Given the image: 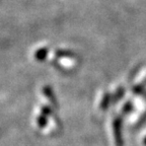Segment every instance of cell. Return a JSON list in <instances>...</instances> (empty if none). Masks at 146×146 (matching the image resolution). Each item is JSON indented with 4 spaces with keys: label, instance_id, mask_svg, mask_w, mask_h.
Masks as SVG:
<instances>
[{
    "label": "cell",
    "instance_id": "cell-1",
    "mask_svg": "<svg viewBox=\"0 0 146 146\" xmlns=\"http://www.w3.org/2000/svg\"><path fill=\"white\" fill-rule=\"evenodd\" d=\"M113 129H114V136L116 146H123V139H122V130H121V121L120 119L116 118L113 122Z\"/></svg>",
    "mask_w": 146,
    "mask_h": 146
},
{
    "label": "cell",
    "instance_id": "cell-6",
    "mask_svg": "<svg viewBox=\"0 0 146 146\" xmlns=\"http://www.w3.org/2000/svg\"><path fill=\"white\" fill-rule=\"evenodd\" d=\"M36 123L40 127H45L47 125V118H46L45 115H40L38 118H36Z\"/></svg>",
    "mask_w": 146,
    "mask_h": 146
},
{
    "label": "cell",
    "instance_id": "cell-4",
    "mask_svg": "<svg viewBox=\"0 0 146 146\" xmlns=\"http://www.w3.org/2000/svg\"><path fill=\"white\" fill-rule=\"evenodd\" d=\"M109 103H110V94H104L103 100H102V103H100V108L103 110H107L108 106H109Z\"/></svg>",
    "mask_w": 146,
    "mask_h": 146
},
{
    "label": "cell",
    "instance_id": "cell-2",
    "mask_svg": "<svg viewBox=\"0 0 146 146\" xmlns=\"http://www.w3.org/2000/svg\"><path fill=\"white\" fill-rule=\"evenodd\" d=\"M43 91H44V94H45V96H47V98L50 100L55 107H57V102H56V98H55L54 94H53L52 88H51L50 86H46V87H44Z\"/></svg>",
    "mask_w": 146,
    "mask_h": 146
},
{
    "label": "cell",
    "instance_id": "cell-3",
    "mask_svg": "<svg viewBox=\"0 0 146 146\" xmlns=\"http://www.w3.org/2000/svg\"><path fill=\"white\" fill-rule=\"evenodd\" d=\"M35 56H36V59L38 60V61H44V60L47 58V56H48V49L47 48L39 49V50L36 52Z\"/></svg>",
    "mask_w": 146,
    "mask_h": 146
},
{
    "label": "cell",
    "instance_id": "cell-7",
    "mask_svg": "<svg viewBox=\"0 0 146 146\" xmlns=\"http://www.w3.org/2000/svg\"><path fill=\"white\" fill-rule=\"evenodd\" d=\"M145 144H146V139H145Z\"/></svg>",
    "mask_w": 146,
    "mask_h": 146
},
{
    "label": "cell",
    "instance_id": "cell-5",
    "mask_svg": "<svg viewBox=\"0 0 146 146\" xmlns=\"http://www.w3.org/2000/svg\"><path fill=\"white\" fill-rule=\"evenodd\" d=\"M56 54L61 58H73V56H74V54H72L69 51H57Z\"/></svg>",
    "mask_w": 146,
    "mask_h": 146
}]
</instances>
